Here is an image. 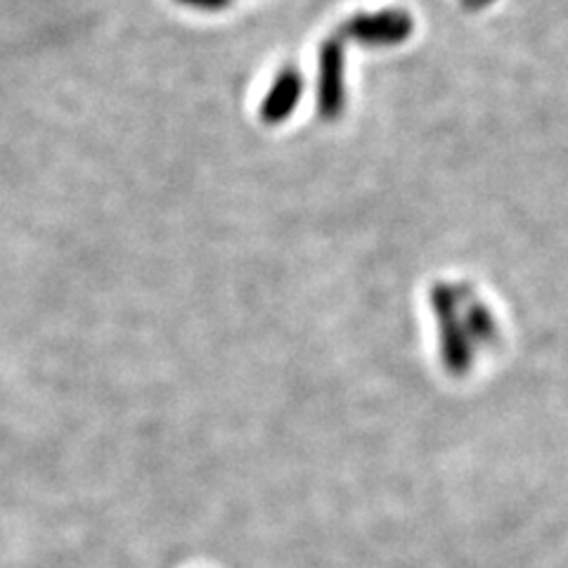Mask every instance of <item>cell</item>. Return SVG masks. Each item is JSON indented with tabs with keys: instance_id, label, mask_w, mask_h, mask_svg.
<instances>
[{
	"instance_id": "obj_5",
	"label": "cell",
	"mask_w": 568,
	"mask_h": 568,
	"mask_svg": "<svg viewBox=\"0 0 568 568\" xmlns=\"http://www.w3.org/2000/svg\"><path fill=\"white\" fill-rule=\"evenodd\" d=\"M459 3H462V8L469 10V12H478V10L488 8L493 0H459Z\"/></svg>"
},
{
	"instance_id": "obj_4",
	"label": "cell",
	"mask_w": 568,
	"mask_h": 568,
	"mask_svg": "<svg viewBox=\"0 0 568 568\" xmlns=\"http://www.w3.org/2000/svg\"><path fill=\"white\" fill-rule=\"evenodd\" d=\"M175 3L194 8V10H204V12H219L233 6V0H175Z\"/></svg>"
},
{
	"instance_id": "obj_1",
	"label": "cell",
	"mask_w": 568,
	"mask_h": 568,
	"mask_svg": "<svg viewBox=\"0 0 568 568\" xmlns=\"http://www.w3.org/2000/svg\"><path fill=\"white\" fill-rule=\"evenodd\" d=\"M346 41L332 33L317 48V116L336 121L346 110Z\"/></svg>"
},
{
	"instance_id": "obj_2",
	"label": "cell",
	"mask_w": 568,
	"mask_h": 568,
	"mask_svg": "<svg viewBox=\"0 0 568 568\" xmlns=\"http://www.w3.org/2000/svg\"><path fill=\"white\" fill-rule=\"evenodd\" d=\"M344 41L361 43L367 48H394L403 45L415 33V20L405 10H377L353 14L351 20L336 31Z\"/></svg>"
},
{
	"instance_id": "obj_3",
	"label": "cell",
	"mask_w": 568,
	"mask_h": 568,
	"mask_svg": "<svg viewBox=\"0 0 568 568\" xmlns=\"http://www.w3.org/2000/svg\"><path fill=\"white\" fill-rule=\"evenodd\" d=\"M304 74L296 67H284L277 71L271 91L265 93L258 106V119L265 126H277V123L292 116L301 102V95H304Z\"/></svg>"
}]
</instances>
